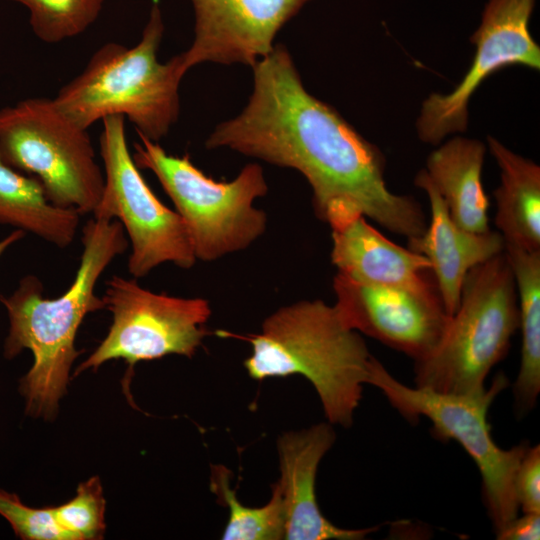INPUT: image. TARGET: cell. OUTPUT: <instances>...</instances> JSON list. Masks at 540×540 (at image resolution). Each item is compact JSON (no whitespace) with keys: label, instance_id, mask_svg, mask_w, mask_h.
Masks as SVG:
<instances>
[{"label":"cell","instance_id":"1","mask_svg":"<svg viewBox=\"0 0 540 540\" xmlns=\"http://www.w3.org/2000/svg\"><path fill=\"white\" fill-rule=\"evenodd\" d=\"M252 68L247 106L215 128L206 148H230L297 170L312 188L316 215L330 228L363 215L407 240L422 235L421 204L389 190L381 151L305 89L283 45Z\"/></svg>","mask_w":540,"mask_h":540},{"label":"cell","instance_id":"2","mask_svg":"<svg viewBox=\"0 0 540 540\" xmlns=\"http://www.w3.org/2000/svg\"><path fill=\"white\" fill-rule=\"evenodd\" d=\"M80 264L69 289L57 298L43 297L38 277L24 276L9 296L0 295L6 308L9 330L3 355L10 360L23 350L34 362L19 381L25 412L51 419L66 393L69 372L81 351L75 348L77 331L88 313L105 309L95 293L105 269L128 248V239L117 220L91 219L82 229Z\"/></svg>","mask_w":540,"mask_h":540},{"label":"cell","instance_id":"3","mask_svg":"<svg viewBox=\"0 0 540 540\" xmlns=\"http://www.w3.org/2000/svg\"><path fill=\"white\" fill-rule=\"evenodd\" d=\"M216 334L251 344L244 366L252 379L302 375L314 386L329 423L352 425L363 385L368 384L377 359L335 305L303 300L271 314L260 333L242 336L219 330Z\"/></svg>","mask_w":540,"mask_h":540},{"label":"cell","instance_id":"4","mask_svg":"<svg viewBox=\"0 0 540 540\" xmlns=\"http://www.w3.org/2000/svg\"><path fill=\"white\" fill-rule=\"evenodd\" d=\"M164 24L154 3L138 43L129 48L109 42L53 98L77 124L90 126L108 116L127 118L138 135L158 142L179 116V85L187 72L182 54L161 63L158 50Z\"/></svg>","mask_w":540,"mask_h":540},{"label":"cell","instance_id":"5","mask_svg":"<svg viewBox=\"0 0 540 540\" xmlns=\"http://www.w3.org/2000/svg\"><path fill=\"white\" fill-rule=\"evenodd\" d=\"M519 328L514 275L505 251L472 268L460 302L431 353L415 361V385L441 393L485 388Z\"/></svg>","mask_w":540,"mask_h":540},{"label":"cell","instance_id":"6","mask_svg":"<svg viewBox=\"0 0 540 540\" xmlns=\"http://www.w3.org/2000/svg\"><path fill=\"white\" fill-rule=\"evenodd\" d=\"M133 160L150 170L187 226L196 259L210 262L250 246L265 229L264 211L254 200L268 191L263 169L248 164L230 182L206 176L188 154H168L158 142L138 135Z\"/></svg>","mask_w":540,"mask_h":540},{"label":"cell","instance_id":"7","mask_svg":"<svg viewBox=\"0 0 540 540\" xmlns=\"http://www.w3.org/2000/svg\"><path fill=\"white\" fill-rule=\"evenodd\" d=\"M368 384L378 388L404 418L416 422L421 416L432 423V435L457 441L474 460L481 474L482 492L495 533L518 516L514 480L528 449L522 443L502 449L491 436L488 411L509 381L499 373L489 388L454 394L423 387H410L392 376L377 359Z\"/></svg>","mask_w":540,"mask_h":540},{"label":"cell","instance_id":"8","mask_svg":"<svg viewBox=\"0 0 540 540\" xmlns=\"http://www.w3.org/2000/svg\"><path fill=\"white\" fill-rule=\"evenodd\" d=\"M0 156L12 168L36 177L55 206L85 215L99 203L104 172L88 129L53 98H26L0 109Z\"/></svg>","mask_w":540,"mask_h":540},{"label":"cell","instance_id":"9","mask_svg":"<svg viewBox=\"0 0 540 540\" xmlns=\"http://www.w3.org/2000/svg\"><path fill=\"white\" fill-rule=\"evenodd\" d=\"M99 138L104 188L92 213L95 219L117 220L131 243L128 272L142 278L163 263L189 269L195 262L192 242L181 216L153 193L130 153L125 118L102 120Z\"/></svg>","mask_w":540,"mask_h":540},{"label":"cell","instance_id":"10","mask_svg":"<svg viewBox=\"0 0 540 540\" xmlns=\"http://www.w3.org/2000/svg\"><path fill=\"white\" fill-rule=\"evenodd\" d=\"M102 300L112 313V324L74 376L113 359L125 360L131 370L139 361L169 354L191 358L207 335L211 308L206 299L154 293L134 277L114 275L106 282Z\"/></svg>","mask_w":540,"mask_h":540},{"label":"cell","instance_id":"11","mask_svg":"<svg viewBox=\"0 0 540 540\" xmlns=\"http://www.w3.org/2000/svg\"><path fill=\"white\" fill-rule=\"evenodd\" d=\"M534 5L535 0L488 1L471 36L476 53L465 76L450 93H431L422 104L416 121L422 142L438 145L446 136L465 131L468 102L494 72L515 64L539 70L540 47L529 30Z\"/></svg>","mask_w":540,"mask_h":540},{"label":"cell","instance_id":"12","mask_svg":"<svg viewBox=\"0 0 540 540\" xmlns=\"http://www.w3.org/2000/svg\"><path fill=\"white\" fill-rule=\"evenodd\" d=\"M333 289L335 307L351 329L414 362L433 351L451 317L436 282L417 288L371 286L337 273Z\"/></svg>","mask_w":540,"mask_h":540},{"label":"cell","instance_id":"13","mask_svg":"<svg viewBox=\"0 0 540 540\" xmlns=\"http://www.w3.org/2000/svg\"><path fill=\"white\" fill-rule=\"evenodd\" d=\"M194 40L181 53L186 71L203 62L251 67L273 49V40L311 0H190Z\"/></svg>","mask_w":540,"mask_h":540},{"label":"cell","instance_id":"14","mask_svg":"<svg viewBox=\"0 0 540 540\" xmlns=\"http://www.w3.org/2000/svg\"><path fill=\"white\" fill-rule=\"evenodd\" d=\"M335 441L328 423L287 432L277 441L287 540H361L377 527L343 529L325 518L318 506L315 480L319 463Z\"/></svg>","mask_w":540,"mask_h":540},{"label":"cell","instance_id":"15","mask_svg":"<svg viewBox=\"0 0 540 540\" xmlns=\"http://www.w3.org/2000/svg\"><path fill=\"white\" fill-rule=\"evenodd\" d=\"M414 183L427 194L431 218L422 235L408 239L407 246L430 262L444 307L452 316L468 272L503 252L505 242L497 230L477 233L458 226L425 170L417 173Z\"/></svg>","mask_w":540,"mask_h":540},{"label":"cell","instance_id":"16","mask_svg":"<svg viewBox=\"0 0 540 540\" xmlns=\"http://www.w3.org/2000/svg\"><path fill=\"white\" fill-rule=\"evenodd\" d=\"M363 215L331 228L337 273L371 286L417 288L435 282L428 259L387 239Z\"/></svg>","mask_w":540,"mask_h":540},{"label":"cell","instance_id":"17","mask_svg":"<svg viewBox=\"0 0 540 540\" xmlns=\"http://www.w3.org/2000/svg\"><path fill=\"white\" fill-rule=\"evenodd\" d=\"M485 152L481 141L456 136L430 153L424 169L453 221L477 233L490 230V203L482 183Z\"/></svg>","mask_w":540,"mask_h":540},{"label":"cell","instance_id":"18","mask_svg":"<svg viewBox=\"0 0 540 540\" xmlns=\"http://www.w3.org/2000/svg\"><path fill=\"white\" fill-rule=\"evenodd\" d=\"M487 142L500 168V185L494 190L497 231L505 245L540 251V167L492 136Z\"/></svg>","mask_w":540,"mask_h":540},{"label":"cell","instance_id":"19","mask_svg":"<svg viewBox=\"0 0 540 540\" xmlns=\"http://www.w3.org/2000/svg\"><path fill=\"white\" fill-rule=\"evenodd\" d=\"M80 214L53 205L40 181L6 164L0 156V224L32 233L59 248L74 240Z\"/></svg>","mask_w":540,"mask_h":540},{"label":"cell","instance_id":"20","mask_svg":"<svg viewBox=\"0 0 540 540\" xmlns=\"http://www.w3.org/2000/svg\"><path fill=\"white\" fill-rule=\"evenodd\" d=\"M518 298L521 359L513 384L516 408L531 410L540 393V251H526L505 245Z\"/></svg>","mask_w":540,"mask_h":540},{"label":"cell","instance_id":"21","mask_svg":"<svg viewBox=\"0 0 540 540\" xmlns=\"http://www.w3.org/2000/svg\"><path fill=\"white\" fill-rule=\"evenodd\" d=\"M230 471L222 465L212 466L211 490L229 509L223 540H278L285 535V511L282 489L277 481L272 486L270 501L262 507L242 504L236 490L230 487Z\"/></svg>","mask_w":540,"mask_h":540},{"label":"cell","instance_id":"22","mask_svg":"<svg viewBox=\"0 0 540 540\" xmlns=\"http://www.w3.org/2000/svg\"><path fill=\"white\" fill-rule=\"evenodd\" d=\"M29 11L35 36L56 44L85 32L99 17L104 0H9Z\"/></svg>","mask_w":540,"mask_h":540},{"label":"cell","instance_id":"23","mask_svg":"<svg viewBox=\"0 0 540 540\" xmlns=\"http://www.w3.org/2000/svg\"><path fill=\"white\" fill-rule=\"evenodd\" d=\"M105 498L98 476L81 482L76 495L65 504L53 507L60 527L73 540L102 539L105 532Z\"/></svg>","mask_w":540,"mask_h":540},{"label":"cell","instance_id":"24","mask_svg":"<svg viewBox=\"0 0 540 540\" xmlns=\"http://www.w3.org/2000/svg\"><path fill=\"white\" fill-rule=\"evenodd\" d=\"M0 515L23 540H73L58 524L53 507L32 508L15 493L0 488Z\"/></svg>","mask_w":540,"mask_h":540},{"label":"cell","instance_id":"25","mask_svg":"<svg viewBox=\"0 0 540 540\" xmlns=\"http://www.w3.org/2000/svg\"><path fill=\"white\" fill-rule=\"evenodd\" d=\"M514 488L523 513H540V447H528L518 466Z\"/></svg>","mask_w":540,"mask_h":540},{"label":"cell","instance_id":"26","mask_svg":"<svg viewBox=\"0 0 540 540\" xmlns=\"http://www.w3.org/2000/svg\"><path fill=\"white\" fill-rule=\"evenodd\" d=\"M499 540H538L540 538V513H523L496 532Z\"/></svg>","mask_w":540,"mask_h":540},{"label":"cell","instance_id":"27","mask_svg":"<svg viewBox=\"0 0 540 540\" xmlns=\"http://www.w3.org/2000/svg\"><path fill=\"white\" fill-rule=\"evenodd\" d=\"M24 236H25L24 231L16 229L15 231L11 232L8 236L0 240V257L4 254V252L10 246L15 244L19 240H21Z\"/></svg>","mask_w":540,"mask_h":540}]
</instances>
